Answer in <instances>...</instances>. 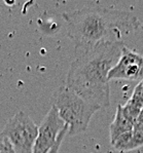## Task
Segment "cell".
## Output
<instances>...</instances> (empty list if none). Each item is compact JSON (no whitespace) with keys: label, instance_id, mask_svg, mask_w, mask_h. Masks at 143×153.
<instances>
[{"label":"cell","instance_id":"cell-4","mask_svg":"<svg viewBox=\"0 0 143 153\" xmlns=\"http://www.w3.org/2000/svg\"><path fill=\"white\" fill-rule=\"evenodd\" d=\"M0 134L8 139L17 153H32L38 126L27 113L20 111L6 121Z\"/></svg>","mask_w":143,"mask_h":153},{"label":"cell","instance_id":"cell-13","mask_svg":"<svg viewBox=\"0 0 143 153\" xmlns=\"http://www.w3.org/2000/svg\"><path fill=\"white\" fill-rule=\"evenodd\" d=\"M140 82H141V83H142V84H143V80H142V81H140Z\"/></svg>","mask_w":143,"mask_h":153},{"label":"cell","instance_id":"cell-5","mask_svg":"<svg viewBox=\"0 0 143 153\" xmlns=\"http://www.w3.org/2000/svg\"><path fill=\"white\" fill-rule=\"evenodd\" d=\"M65 122L61 119L59 112L55 106H51L46 113L40 126H38V135L32 153H48L54 147L61 131L65 128Z\"/></svg>","mask_w":143,"mask_h":153},{"label":"cell","instance_id":"cell-3","mask_svg":"<svg viewBox=\"0 0 143 153\" xmlns=\"http://www.w3.org/2000/svg\"><path fill=\"white\" fill-rule=\"evenodd\" d=\"M54 106L65 124L68 126V135L70 137L83 134L88 129L91 118L100 109L86 102L72 89L62 85L54 95Z\"/></svg>","mask_w":143,"mask_h":153},{"label":"cell","instance_id":"cell-10","mask_svg":"<svg viewBox=\"0 0 143 153\" xmlns=\"http://www.w3.org/2000/svg\"><path fill=\"white\" fill-rule=\"evenodd\" d=\"M0 153H17L7 138L0 134Z\"/></svg>","mask_w":143,"mask_h":153},{"label":"cell","instance_id":"cell-8","mask_svg":"<svg viewBox=\"0 0 143 153\" xmlns=\"http://www.w3.org/2000/svg\"><path fill=\"white\" fill-rule=\"evenodd\" d=\"M143 146V123L136 122L132 131V140L129 145L128 151L135 150Z\"/></svg>","mask_w":143,"mask_h":153},{"label":"cell","instance_id":"cell-2","mask_svg":"<svg viewBox=\"0 0 143 153\" xmlns=\"http://www.w3.org/2000/svg\"><path fill=\"white\" fill-rule=\"evenodd\" d=\"M63 20L68 37L76 45L109 40L110 36L119 39L142 27L139 19L130 11L103 7H83L65 13Z\"/></svg>","mask_w":143,"mask_h":153},{"label":"cell","instance_id":"cell-9","mask_svg":"<svg viewBox=\"0 0 143 153\" xmlns=\"http://www.w3.org/2000/svg\"><path fill=\"white\" fill-rule=\"evenodd\" d=\"M132 131H128V133L123 134L118 138H116L111 143V145L113 146L114 149L119 152H128L129 145H130V142L132 140Z\"/></svg>","mask_w":143,"mask_h":153},{"label":"cell","instance_id":"cell-1","mask_svg":"<svg viewBox=\"0 0 143 153\" xmlns=\"http://www.w3.org/2000/svg\"><path fill=\"white\" fill-rule=\"evenodd\" d=\"M125 46L124 42L118 40L75 45L74 59L68 70L65 85L100 109L108 108V75L118 62Z\"/></svg>","mask_w":143,"mask_h":153},{"label":"cell","instance_id":"cell-12","mask_svg":"<svg viewBox=\"0 0 143 153\" xmlns=\"http://www.w3.org/2000/svg\"><path fill=\"white\" fill-rule=\"evenodd\" d=\"M136 122L143 123V108H142L141 112H140V114H139V116H138V118H137V120H136ZM136 122H135V123H136Z\"/></svg>","mask_w":143,"mask_h":153},{"label":"cell","instance_id":"cell-6","mask_svg":"<svg viewBox=\"0 0 143 153\" xmlns=\"http://www.w3.org/2000/svg\"><path fill=\"white\" fill-rule=\"evenodd\" d=\"M110 80H143V56L127 46L123 48L121 58L109 72Z\"/></svg>","mask_w":143,"mask_h":153},{"label":"cell","instance_id":"cell-11","mask_svg":"<svg viewBox=\"0 0 143 153\" xmlns=\"http://www.w3.org/2000/svg\"><path fill=\"white\" fill-rule=\"evenodd\" d=\"M68 126L66 124L65 126V128L61 131V133H60V135H59V137H58V140H57V142H56V144L54 145V147L51 148V149L50 150V152L48 153H59V150H60V147H61V144H62V142H63V140H64V138H65V136L68 134Z\"/></svg>","mask_w":143,"mask_h":153},{"label":"cell","instance_id":"cell-7","mask_svg":"<svg viewBox=\"0 0 143 153\" xmlns=\"http://www.w3.org/2000/svg\"><path fill=\"white\" fill-rule=\"evenodd\" d=\"M134 128V123H132L128 118L124 115L121 111V105H118L113 121L110 123L109 134H110V142H113L116 138L126 134L128 131H132Z\"/></svg>","mask_w":143,"mask_h":153}]
</instances>
